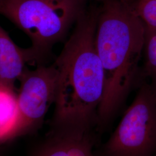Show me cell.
I'll list each match as a JSON object with an SVG mask.
<instances>
[{
	"mask_svg": "<svg viewBox=\"0 0 156 156\" xmlns=\"http://www.w3.org/2000/svg\"><path fill=\"white\" fill-rule=\"evenodd\" d=\"M98 10L80 13L53 62L57 72L50 127L92 129L104 91V75L95 46Z\"/></svg>",
	"mask_w": 156,
	"mask_h": 156,
	"instance_id": "1",
	"label": "cell"
},
{
	"mask_svg": "<svg viewBox=\"0 0 156 156\" xmlns=\"http://www.w3.org/2000/svg\"><path fill=\"white\" fill-rule=\"evenodd\" d=\"M146 38L144 23L129 3L105 0L98 10L95 46L104 75V91L97 125L106 126L130 91L145 81L141 59Z\"/></svg>",
	"mask_w": 156,
	"mask_h": 156,
	"instance_id": "2",
	"label": "cell"
},
{
	"mask_svg": "<svg viewBox=\"0 0 156 156\" xmlns=\"http://www.w3.org/2000/svg\"><path fill=\"white\" fill-rule=\"evenodd\" d=\"M80 0H4L0 14L31 39L38 65L64 39L82 11Z\"/></svg>",
	"mask_w": 156,
	"mask_h": 156,
	"instance_id": "3",
	"label": "cell"
},
{
	"mask_svg": "<svg viewBox=\"0 0 156 156\" xmlns=\"http://www.w3.org/2000/svg\"><path fill=\"white\" fill-rule=\"evenodd\" d=\"M101 156H156V93L146 80Z\"/></svg>",
	"mask_w": 156,
	"mask_h": 156,
	"instance_id": "4",
	"label": "cell"
},
{
	"mask_svg": "<svg viewBox=\"0 0 156 156\" xmlns=\"http://www.w3.org/2000/svg\"><path fill=\"white\" fill-rule=\"evenodd\" d=\"M19 80L16 117L7 142L38 131L56 99L57 72L53 63L34 70L26 67Z\"/></svg>",
	"mask_w": 156,
	"mask_h": 156,
	"instance_id": "5",
	"label": "cell"
},
{
	"mask_svg": "<svg viewBox=\"0 0 156 156\" xmlns=\"http://www.w3.org/2000/svg\"><path fill=\"white\" fill-rule=\"evenodd\" d=\"M92 129L50 127L30 156H96Z\"/></svg>",
	"mask_w": 156,
	"mask_h": 156,
	"instance_id": "6",
	"label": "cell"
},
{
	"mask_svg": "<svg viewBox=\"0 0 156 156\" xmlns=\"http://www.w3.org/2000/svg\"><path fill=\"white\" fill-rule=\"evenodd\" d=\"M30 62L38 64L33 49L18 46L0 26V86L14 90L15 82Z\"/></svg>",
	"mask_w": 156,
	"mask_h": 156,
	"instance_id": "7",
	"label": "cell"
},
{
	"mask_svg": "<svg viewBox=\"0 0 156 156\" xmlns=\"http://www.w3.org/2000/svg\"><path fill=\"white\" fill-rule=\"evenodd\" d=\"M143 57L144 78L156 93V30L146 28Z\"/></svg>",
	"mask_w": 156,
	"mask_h": 156,
	"instance_id": "8",
	"label": "cell"
},
{
	"mask_svg": "<svg viewBox=\"0 0 156 156\" xmlns=\"http://www.w3.org/2000/svg\"><path fill=\"white\" fill-rule=\"evenodd\" d=\"M131 6L146 28L156 30V0H135Z\"/></svg>",
	"mask_w": 156,
	"mask_h": 156,
	"instance_id": "9",
	"label": "cell"
},
{
	"mask_svg": "<svg viewBox=\"0 0 156 156\" xmlns=\"http://www.w3.org/2000/svg\"><path fill=\"white\" fill-rule=\"evenodd\" d=\"M120 1H123V2H127V3H129V1H130V0H120Z\"/></svg>",
	"mask_w": 156,
	"mask_h": 156,
	"instance_id": "10",
	"label": "cell"
},
{
	"mask_svg": "<svg viewBox=\"0 0 156 156\" xmlns=\"http://www.w3.org/2000/svg\"><path fill=\"white\" fill-rule=\"evenodd\" d=\"M3 1H4V0H0V4H1Z\"/></svg>",
	"mask_w": 156,
	"mask_h": 156,
	"instance_id": "11",
	"label": "cell"
},
{
	"mask_svg": "<svg viewBox=\"0 0 156 156\" xmlns=\"http://www.w3.org/2000/svg\"><path fill=\"white\" fill-rule=\"evenodd\" d=\"M80 1H82V0H80Z\"/></svg>",
	"mask_w": 156,
	"mask_h": 156,
	"instance_id": "12",
	"label": "cell"
}]
</instances>
